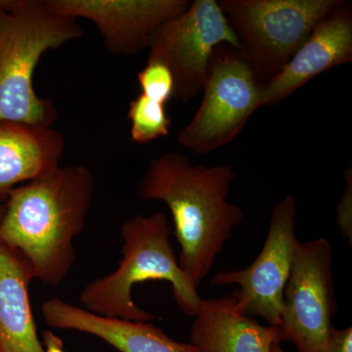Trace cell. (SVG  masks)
Returning a JSON list of instances; mask_svg holds the SVG:
<instances>
[{"mask_svg":"<svg viewBox=\"0 0 352 352\" xmlns=\"http://www.w3.org/2000/svg\"><path fill=\"white\" fill-rule=\"evenodd\" d=\"M236 173L228 164L195 166L177 152L150 162L136 188L141 201L168 206L180 245V268L198 289L234 229L244 219L228 200Z\"/></svg>","mask_w":352,"mask_h":352,"instance_id":"6da1fadb","label":"cell"},{"mask_svg":"<svg viewBox=\"0 0 352 352\" xmlns=\"http://www.w3.org/2000/svg\"><path fill=\"white\" fill-rule=\"evenodd\" d=\"M94 192V175L83 166H59L16 187L3 206L0 241L30 263L36 279L59 286L75 263L74 241Z\"/></svg>","mask_w":352,"mask_h":352,"instance_id":"7a4b0ae2","label":"cell"},{"mask_svg":"<svg viewBox=\"0 0 352 352\" xmlns=\"http://www.w3.org/2000/svg\"><path fill=\"white\" fill-rule=\"evenodd\" d=\"M120 235L124 245L119 267L83 288L80 295L82 308L105 318L151 322L156 317L136 305L132 288L146 281H166L180 311L195 317L204 298L180 268L166 215L161 212L136 215L122 224Z\"/></svg>","mask_w":352,"mask_h":352,"instance_id":"3957f363","label":"cell"},{"mask_svg":"<svg viewBox=\"0 0 352 352\" xmlns=\"http://www.w3.org/2000/svg\"><path fill=\"white\" fill-rule=\"evenodd\" d=\"M82 34L78 21L47 0H0V122L51 127L57 110L36 94L34 71L44 53Z\"/></svg>","mask_w":352,"mask_h":352,"instance_id":"277c9868","label":"cell"},{"mask_svg":"<svg viewBox=\"0 0 352 352\" xmlns=\"http://www.w3.org/2000/svg\"><path fill=\"white\" fill-rule=\"evenodd\" d=\"M342 0H220L240 44V54L256 76L276 75L317 23Z\"/></svg>","mask_w":352,"mask_h":352,"instance_id":"5b68a950","label":"cell"},{"mask_svg":"<svg viewBox=\"0 0 352 352\" xmlns=\"http://www.w3.org/2000/svg\"><path fill=\"white\" fill-rule=\"evenodd\" d=\"M240 44L217 0H194L184 12L157 27L148 60L163 62L175 80L173 98L188 102L203 91L210 62L219 46Z\"/></svg>","mask_w":352,"mask_h":352,"instance_id":"8992f818","label":"cell"},{"mask_svg":"<svg viewBox=\"0 0 352 352\" xmlns=\"http://www.w3.org/2000/svg\"><path fill=\"white\" fill-rule=\"evenodd\" d=\"M258 76L239 51L212 56L203 100L177 136L182 147L206 155L233 142L258 110Z\"/></svg>","mask_w":352,"mask_h":352,"instance_id":"52a82bcc","label":"cell"},{"mask_svg":"<svg viewBox=\"0 0 352 352\" xmlns=\"http://www.w3.org/2000/svg\"><path fill=\"white\" fill-rule=\"evenodd\" d=\"M330 241L296 243L283 294L281 329L284 340L298 352H320L333 328L337 310Z\"/></svg>","mask_w":352,"mask_h":352,"instance_id":"ba28073f","label":"cell"},{"mask_svg":"<svg viewBox=\"0 0 352 352\" xmlns=\"http://www.w3.org/2000/svg\"><path fill=\"white\" fill-rule=\"evenodd\" d=\"M296 203L287 196L271 212L263 249L245 270L220 271L210 279L212 286L237 285L231 294L243 314L263 317L271 326H281L283 294L291 273L296 243Z\"/></svg>","mask_w":352,"mask_h":352,"instance_id":"9c48e42d","label":"cell"},{"mask_svg":"<svg viewBox=\"0 0 352 352\" xmlns=\"http://www.w3.org/2000/svg\"><path fill=\"white\" fill-rule=\"evenodd\" d=\"M60 15L94 23L115 55L148 50L157 27L184 12L189 0H47Z\"/></svg>","mask_w":352,"mask_h":352,"instance_id":"30bf717a","label":"cell"},{"mask_svg":"<svg viewBox=\"0 0 352 352\" xmlns=\"http://www.w3.org/2000/svg\"><path fill=\"white\" fill-rule=\"evenodd\" d=\"M351 60V8L342 1L317 23L288 63L259 85L258 108L276 105L317 76Z\"/></svg>","mask_w":352,"mask_h":352,"instance_id":"8fae6325","label":"cell"},{"mask_svg":"<svg viewBox=\"0 0 352 352\" xmlns=\"http://www.w3.org/2000/svg\"><path fill=\"white\" fill-rule=\"evenodd\" d=\"M41 312L50 327L89 333L120 352H197L190 342L171 339L150 322L105 318L61 298L45 300Z\"/></svg>","mask_w":352,"mask_h":352,"instance_id":"7c38bea8","label":"cell"},{"mask_svg":"<svg viewBox=\"0 0 352 352\" xmlns=\"http://www.w3.org/2000/svg\"><path fill=\"white\" fill-rule=\"evenodd\" d=\"M284 340L281 329L243 314L231 296L204 300L190 332L197 352H274Z\"/></svg>","mask_w":352,"mask_h":352,"instance_id":"4fadbf2b","label":"cell"},{"mask_svg":"<svg viewBox=\"0 0 352 352\" xmlns=\"http://www.w3.org/2000/svg\"><path fill=\"white\" fill-rule=\"evenodd\" d=\"M64 148L51 127L0 122V197L58 168Z\"/></svg>","mask_w":352,"mask_h":352,"instance_id":"5bb4252c","label":"cell"},{"mask_svg":"<svg viewBox=\"0 0 352 352\" xmlns=\"http://www.w3.org/2000/svg\"><path fill=\"white\" fill-rule=\"evenodd\" d=\"M34 271L0 241V352H44L30 302Z\"/></svg>","mask_w":352,"mask_h":352,"instance_id":"9a60e30c","label":"cell"},{"mask_svg":"<svg viewBox=\"0 0 352 352\" xmlns=\"http://www.w3.org/2000/svg\"><path fill=\"white\" fill-rule=\"evenodd\" d=\"M127 118L131 122L133 142L146 144L170 134L171 120L164 105L139 94L129 104Z\"/></svg>","mask_w":352,"mask_h":352,"instance_id":"2e32d148","label":"cell"},{"mask_svg":"<svg viewBox=\"0 0 352 352\" xmlns=\"http://www.w3.org/2000/svg\"><path fill=\"white\" fill-rule=\"evenodd\" d=\"M139 85L147 98L166 105L173 97L175 80L166 64L157 60H148L138 75Z\"/></svg>","mask_w":352,"mask_h":352,"instance_id":"e0dca14e","label":"cell"},{"mask_svg":"<svg viewBox=\"0 0 352 352\" xmlns=\"http://www.w3.org/2000/svg\"><path fill=\"white\" fill-rule=\"evenodd\" d=\"M346 187L337 206V226L346 239L352 242V175L351 168L346 173Z\"/></svg>","mask_w":352,"mask_h":352,"instance_id":"ac0fdd59","label":"cell"},{"mask_svg":"<svg viewBox=\"0 0 352 352\" xmlns=\"http://www.w3.org/2000/svg\"><path fill=\"white\" fill-rule=\"evenodd\" d=\"M320 352H352V327H333Z\"/></svg>","mask_w":352,"mask_h":352,"instance_id":"d6986e66","label":"cell"},{"mask_svg":"<svg viewBox=\"0 0 352 352\" xmlns=\"http://www.w3.org/2000/svg\"><path fill=\"white\" fill-rule=\"evenodd\" d=\"M44 352H66L61 339L51 331L43 333Z\"/></svg>","mask_w":352,"mask_h":352,"instance_id":"ffe728a7","label":"cell"},{"mask_svg":"<svg viewBox=\"0 0 352 352\" xmlns=\"http://www.w3.org/2000/svg\"><path fill=\"white\" fill-rule=\"evenodd\" d=\"M274 352H284L283 349H282L281 344H277V346L274 347Z\"/></svg>","mask_w":352,"mask_h":352,"instance_id":"44dd1931","label":"cell"},{"mask_svg":"<svg viewBox=\"0 0 352 352\" xmlns=\"http://www.w3.org/2000/svg\"><path fill=\"white\" fill-rule=\"evenodd\" d=\"M2 214H3V206L0 205V219H1Z\"/></svg>","mask_w":352,"mask_h":352,"instance_id":"7402d4cb","label":"cell"}]
</instances>
